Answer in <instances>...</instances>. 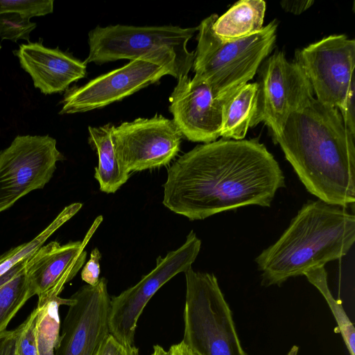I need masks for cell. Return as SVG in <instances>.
<instances>
[{"mask_svg": "<svg viewBox=\"0 0 355 355\" xmlns=\"http://www.w3.org/2000/svg\"><path fill=\"white\" fill-rule=\"evenodd\" d=\"M218 15L212 14L198 26L197 48L193 67L216 97L225 101L248 83L262 61L273 49L277 22L270 21L257 33L233 40H223L214 32Z\"/></svg>", "mask_w": 355, "mask_h": 355, "instance_id": "obj_5", "label": "cell"}, {"mask_svg": "<svg viewBox=\"0 0 355 355\" xmlns=\"http://www.w3.org/2000/svg\"><path fill=\"white\" fill-rule=\"evenodd\" d=\"M295 61L315 98L340 112L354 89L355 40L343 34L329 35L296 51Z\"/></svg>", "mask_w": 355, "mask_h": 355, "instance_id": "obj_9", "label": "cell"}, {"mask_svg": "<svg viewBox=\"0 0 355 355\" xmlns=\"http://www.w3.org/2000/svg\"><path fill=\"white\" fill-rule=\"evenodd\" d=\"M71 298L58 297L38 309L35 320V336L38 355H55L60 342V321L59 306H69Z\"/></svg>", "mask_w": 355, "mask_h": 355, "instance_id": "obj_21", "label": "cell"}, {"mask_svg": "<svg viewBox=\"0 0 355 355\" xmlns=\"http://www.w3.org/2000/svg\"><path fill=\"white\" fill-rule=\"evenodd\" d=\"M16 55L21 67L31 76L35 87L44 94L64 91L87 73L85 61L39 42L20 45Z\"/></svg>", "mask_w": 355, "mask_h": 355, "instance_id": "obj_16", "label": "cell"}, {"mask_svg": "<svg viewBox=\"0 0 355 355\" xmlns=\"http://www.w3.org/2000/svg\"><path fill=\"white\" fill-rule=\"evenodd\" d=\"M113 125L88 128L89 143L97 151L98 166L94 177L101 191L115 193L129 178L130 173L121 166L116 157L112 138Z\"/></svg>", "mask_w": 355, "mask_h": 355, "instance_id": "obj_17", "label": "cell"}, {"mask_svg": "<svg viewBox=\"0 0 355 355\" xmlns=\"http://www.w3.org/2000/svg\"><path fill=\"white\" fill-rule=\"evenodd\" d=\"M285 187L278 162L257 139L200 144L170 166L163 205L191 220L248 205L270 207Z\"/></svg>", "mask_w": 355, "mask_h": 355, "instance_id": "obj_1", "label": "cell"}, {"mask_svg": "<svg viewBox=\"0 0 355 355\" xmlns=\"http://www.w3.org/2000/svg\"><path fill=\"white\" fill-rule=\"evenodd\" d=\"M151 355H168V351L165 350L162 347L157 345L153 347V352Z\"/></svg>", "mask_w": 355, "mask_h": 355, "instance_id": "obj_32", "label": "cell"}, {"mask_svg": "<svg viewBox=\"0 0 355 355\" xmlns=\"http://www.w3.org/2000/svg\"><path fill=\"white\" fill-rule=\"evenodd\" d=\"M107 283L102 277L96 285H84L71 296L55 355L96 354L110 334Z\"/></svg>", "mask_w": 355, "mask_h": 355, "instance_id": "obj_12", "label": "cell"}, {"mask_svg": "<svg viewBox=\"0 0 355 355\" xmlns=\"http://www.w3.org/2000/svg\"><path fill=\"white\" fill-rule=\"evenodd\" d=\"M82 207L76 202L65 207L55 218L37 236L28 243L14 248L0 256V276L17 263L30 257L43 245L49 237L71 218Z\"/></svg>", "mask_w": 355, "mask_h": 355, "instance_id": "obj_22", "label": "cell"}, {"mask_svg": "<svg viewBox=\"0 0 355 355\" xmlns=\"http://www.w3.org/2000/svg\"><path fill=\"white\" fill-rule=\"evenodd\" d=\"M266 8L263 0H241L223 15L218 16L213 24L214 32L225 41L257 33L263 27Z\"/></svg>", "mask_w": 355, "mask_h": 355, "instance_id": "obj_18", "label": "cell"}, {"mask_svg": "<svg viewBox=\"0 0 355 355\" xmlns=\"http://www.w3.org/2000/svg\"><path fill=\"white\" fill-rule=\"evenodd\" d=\"M167 71L154 63L137 59L98 76L81 87L68 89L60 114L85 112L104 107L159 81Z\"/></svg>", "mask_w": 355, "mask_h": 355, "instance_id": "obj_13", "label": "cell"}, {"mask_svg": "<svg viewBox=\"0 0 355 355\" xmlns=\"http://www.w3.org/2000/svg\"><path fill=\"white\" fill-rule=\"evenodd\" d=\"M37 311L38 309L36 307L26 320L17 327L16 355H38L35 336V320Z\"/></svg>", "mask_w": 355, "mask_h": 355, "instance_id": "obj_26", "label": "cell"}, {"mask_svg": "<svg viewBox=\"0 0 355 355\" xmlns=\"http://www.w3.org/2000/svg\"><path fill=\"white\" fill-rule=\"evenodd\" d=\"M257 83H247L236 90L224 103L220 137L242 140L250 128L254 114Z\"/></svg>", "mask_w": 355, "mask_h": 355, "instance_id": "obj_19", "label": "cell"}, {"mask_svg": "<svg viewBox=\"0 0 355 355\" xmlns=\"http://www.w3.org/2000/svg\"><path fill=\"white\" fill-rule=\"evenodd\" d=\"M257 104L250 128L264 123L273 139L279 136L289 115L313 97L310 82L300 66L276 51L262 65Z\"/></svg>", "mask_w": 355, "mask_h": 355, "instance_id": "obj_10", "label": "cell"}, {"mask_svg": "<svg viewBox=\"0 0 355 355\" xmlns=\"http://www.w3.org/2000/svg\"><path fill=\"white\" fill-rule=\"evenodd\" d=\"M112 138L118 160L130 173L168 165L182 135L172 119L156 114L114 126Z\"/></svg>", "mask_w": 355, "mask_h": 355, "instance_id": "obj_11", "label": "cell"}, {"mask_svg": "<svg viewBox=\"0 0 355 355\" xmlns=\"http://www.w3.org/2000/svg\"><path fill=\"white\" fill-rule=\"evenodd\" d=\"M96 355H139L135 345L124 344L110 334Z\"/></svg>", "mask_w": 355, "mask_h": 355, "instance_id": "obj_27", "label": "cell"}, {"mask_svg": "<svg viewBox=\"0 0 355 355\" xmlns=\"http://www.w3.org/2000/svg\"><path fill=\"white\" fill-rule=\"evenodd\" d=\"M18 329L5 330L0 333V355H16L15 345Z\"/></svg>", "mask_w": 355, "mask_h": 355, "instance_id": "obj_29", "label": "cell"}, {"mask_svg": "<svg viewBox=\"0 0 355 355\" xmlns=\"http://www.w3.org/2000/svg\"><path fill=\"white\" fill-rule=\"evenodd\" d=\"M186 299L182 340L198 355H248L232 313L214 274L184 272Z\"/></svg>", "mask_w": 355, "mask_h": 355, "instance_id": "obj_6", "label": "cell"}, {"mask_svg": "<svg viewBox=\"0 0 355 355\" xmlns=\"http://www.w3.org/2000/svg\"><path fill=\"white\" fill-rule=\"evenodd\" d=\"M101 254L97 248L92 250L90 254V258L85 264L81 271V278L88 285L95 286L98 282L100 278V264Z\"/></svg>", "mask_w": 355, "mask_h": 355, "instance_id": "obj_28", "label": "cell"}, {"mask_svg": "<svg viewBox=\"0 0 355 355\" xmlns=\"http://www.w3.org/2000/svg\"><path fill=\"white\" fill-rule=\"evenodd\" d=\"M64 159L49 135H19L0 152V213L51 179Z\"/></svg>", "mask_w": 355, "mask_h": 355, "instance_id": "obj_7", "label": "cell"}, {"mask_svg": "<svg viewBox=\"0 0 355 355\" xmlns=\"http://www.w3.org/2000/svg\"><path fill=\"white\" fill-rule=\"evenodd\" d=\"M28 257L0 276V333L6 330L19 310L35 295L26 274Z\"/></svg>", "mask_w": 355, "mask_h": 355, "instance_id": "obj_20", "label": "cell"}, {"mask_svg": "<svg viewBox=\"0 0 355 355\" xmlns=\"http://www.w3.org/2000/svg\"><path fill=\"white\" fill-rule=\"evenodd\" d=\"M355 241V216L320 200L303 205L279 239L255 259L265 286L341 259Z\"/></svg>", "mask_w": 355, "mask_h": 355, "instance_id": "obj_3", "label": "cell"}, {"mask_svg": "<svg viewBox=\"0 0 355 355\" xmlns=\"http://www.w3.org/2000/svg\"><path fill=\"white\" fill-rule=\"evenodd\" d=\"M313 3V0H284L280 4L286 11L300 15L309 9Z\"/></svg>", "mask_w": 355, "mask_h": 355, "instance_id": "obj_30", "label": "cell"}, {"mask_svg": "<svg viewBox=\"0 0 355 355\" xmlns=\"http://www.w3.org/2000/svg\"><path fill=\"white\" fill-rule=\"evenodd\" d=\"M274 140L309 193L329 205L354 204L355 135L337 109L313 97Z\"/></svg>", "mask_w": 355, "mask_h": 355, "instance_id": "obj_2", "label": "cell"}, {"mask_svg": "<svg viewBox=\"0 0 355 355\" xmlns=\"http://www.w3.org/2000/svg\"><path fill=\"white\" fill-rule=\"evenodd\" d=\"M201 248V241L191 230L185 242L164 257H158L155 267L133 286L111 299L110 331L120 342L134 345L138 320L155 293L167 282L191 267Z\"/></svg>", "mask_w": 355, "mask_h": 355, "instance_id": "obj_8", "label": "cell"}, {"mask_svg": "<svg viewBox=\"0 0 355 355\" xmlns=\"http://www.w3.org/2000/svg\"><path fill=\"white\" fill-rule=\"evenodd\" d=\"M102 220V216L95 219L83 241L64 245L52 241L28 258L26 274L38 297L37 307L58 298L64 285L76 275L85 262L87 252L84 249Z\"/></svg>", "mask_w": 355, "mask_h": 355, "instance_id": "obj_15", "label": "cell"}, {"mask_svg": "<svg viewBox=\"0 0 355 355\" xmlns=\"http://www.w3.org/2000/svg\"><path fill=\"white\" fill-rule=\"evenodd\" d=\"M323 295L337 322L338 329L349 355H355V329L340 301L332 295L327 284V274L324 266L313 268L304 275Z\"/></svg>", "mask_w": 355, "mask_h": 355, "instance_id": "obj_23", "label": "cell"}, {"mask_svg": "<svg viewBox=\"0 0 355 355\" xmlns=\"http://www.w3.org/2000/svg\"><path fill=\"white\" fill-rule=\"evenodd\" d=\"M298 347L296 345H294L291 347V349L289 350L288 353L286 355H297L298 352Z\"/></svg>", "mask_w": 355, "mask_h": 355, "instance_id": "obj_33", "label": "cell"}, {"mask_svg": "<svg viewBox=\"0 0 355 355\" xmlns=\"http://www.w3.org/2000/svg\"><path fill=\"white\" fill-rule=\"evenodd\" d=\"M168 355H198L182 341L172 345L168 350Z\"/></svg>", "mask_w": 355, "mask_h": 355, "instance_id": "obj_31", "label": "cell"}, {"mask_svg": "<svg viewBox=\"0 0 355 355\" xmlns=\"http://www.w3.org/2000/svg\"><path fill=\"white\" fill-rule=\"evenodd\" d=\"M198 27L178 26H97L88 35L89 55L85 62L103 64L118 60L142 59L165 69L178 79L188 76L195 52L187 43Z\"/></svg>", "mask_w": 355, "mask_h": 355, "instance_id": "obj_4", "label": "cell"}, {"mask_svg": "<svg viewBox=\"0 0 355 355\" xmlns=\"http://www.w3.org/2000/svg\"><path fill=\"white\" fill-rule=\"evenodd\" d=\"M1 49V45H0V49Z\"/></svg>", "mask_w": 355, "mask_h": 355, "instance_id": "obj_34", "label": "cell"}, {"mask_svg": "<svg viewBox=\"0 0 355 355\" xmlns=\"http://www.w3.org/2000/svg\"><path fill=\"white\" fill-rule=\"evenodd\" d=\"M173 121L182 137L193 142L210 143L220 137L225 101L214 94L202 78L178 79L169 98Z\"/></svg>", "mask_w": 355, "mask_h": 355, "instance_id": "obj_14", "label": "cell"}, {"mask_svg": "<svg viewBox=\"0 0 355 355\" xmlns=\"http://www.w3.org/2000/svg\"><path fill=\"white\" fill-rule=\"evenodd\" d=\"M53 0H0V15L17 13L29 19L51 13Z\"/></svg>", "mask_w": 355, "mask_h": 355, "instance_id": "obj_25", "label": "cell"}, {"mask_svg": "<svg viewBox=\"0 0 355 355\" xmlns=\"http://www.w3.org/2000/svg\"><path fill=\"white\" fill-rule=\"evenodd\" d=\"M35 27V23L19 14L8 12L0 15V37L3 40L13 42L28 40L30 33Z\"/></svg>", "mask_w": 355, "mask_h": 355, "instance_id": "obj_24", "label": "cell"}]
</instances>
